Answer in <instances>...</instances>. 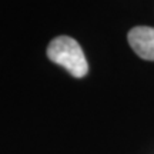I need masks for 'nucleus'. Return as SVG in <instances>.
<instances>
[{"instance_id":"f257e3e1","label":"nucleus","mask_w":154,"mask_h":154,"mask_svg":"<svg viewBox=\"0 0 154 154\" xmlns=\"http://www.w3.org/2000/svg\"><path fill=\"white\" fill-rule=\"evenodd\" d=\"M47 57L76 79L87 76L88 63L82 46L73 37L59 36L47 46Z\"/></svg>"},{"instance_id":"f03ea898","label":"nucleus","mask_w":154,"mask_h":154,"mask_svg":"<svg viewBox=\"0 0 154 154\" xmlns=\"http://www.w3.org/2000/svg\"><path fill=\"white\" fill-rule=\"evenodd\" d=\"M127 40L138 57L154 61V27L137 26L128 32Z\"/></svg>"}]
</instances>
